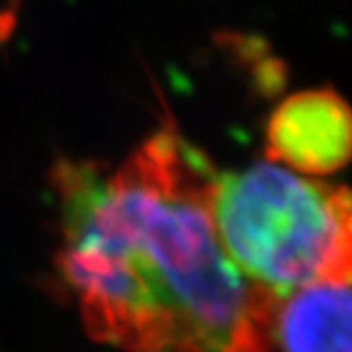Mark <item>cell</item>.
<instances>
[{"label": "cell", "instance_id": "cell-1", "mask_svg": "<svg viewBox=\"0 0 352 352\" xmlns=\"http://www.w3.org/2000/svg\"><path fill=\"white\" fill-rule=\"evenodd\" d=\"M214 179L172 125L111 174L56 166L60 267L96 340L128 352H272L278 297L223 255L210 221Z\"/></svg>", "mask_w": 352, "mask_h": 352}, {"label": "cell", "instance_id": "cell-2", "mask_svg": "<svg viewBox=\"0 0 352 352\" xmlns=\"http://www.w3.org/2000/svg\"><path fill=\"white\" fill-rule=\"evenodd\" d=\"M210 221L244 280L276 297L312 283L350 280V193L274 164L217 174Z\"/></svg>", "mask_w": 352, "mask_h": 352}, {"label": "cell", "instance_id": "cell-3", "mask_svg": "<svg viewBox=\"0 0 352 352\" xmlns=\"http://www.w3.org/2000/svg\"><path fill=\"white\" fill-rule=\"evenodd\" d=\"M350 109L338 91H299L272 113L265 157L304 174H333L350 160Z\"/></svg>", "mask_w": 352, "mask_h": 352}, {"label": "cell", "instance_id": "cell-4", "mask_svg": "<svg viewBox=\"0 0 352 352\" xmlns=\"http://www.w3.org/2000/svg\"><path fill=\"white\" fill-rule=\"evenodd\" d=\"M350 280L312 283L276 299L274 340L283 352H350Z\"/></svg>", "mask_w": 352, "mask_h": 352}, {"label": "cell", "instance_id": "cell-5", "mask_svg": "<svg viewBox=\"0 0 352 352\" xmlns=\"http://www.w3.org/2000/svg\"><path fill=\"white\" fill-rule=\"evenodd\" d=\"M15 26H17V5L11 3V5L0 9V45H3L5 41H9Z\"/></svg>", "mask_w": 352, "mask_h": 352}]
</instances>
